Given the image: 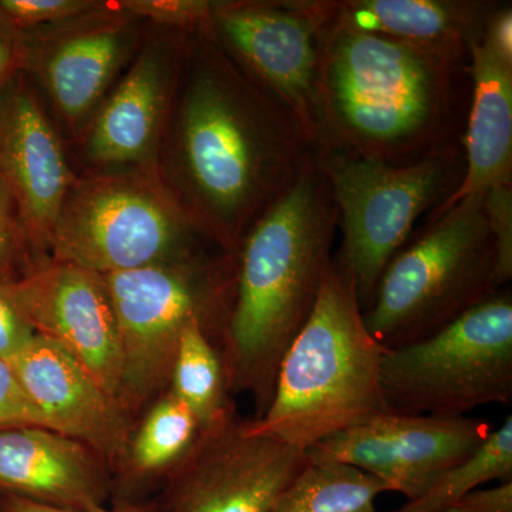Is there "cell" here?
I'll return each instance as SVG.
<instances>
[{
    "mask_svg": "<svg viewBox=\"0 0 512 512\" xmlns=\"http://www.w3.org/2000/svg\"><path fill=\"white\" fill-rule=\"evenodd\" d=\"M202 32L177 124L185 207L221 251L237 258L249 229L316 150L291 114L225 55L210 23Z\"/></svg>",
    "mask_w": 512,
    "mask_h": 512,
    "instance_id": "cell-1",
    "label": "cell"
},
{
    "mask_svg": "<svg viewBox=\"0 0 512 512\" xmlns=\"http://www.w3.org/2000/svg\"><path fill=\"white\" fill-rule=\"evenodd\" d=\"M470 55L330 23L319 76L316 151L413 164L463 150Z\"/></svg>",
    "mask_w": 512,
    "mask_h": 512,
    "instance_id": "cell-2",
    "label": "cell"
},
{
    "mask_svg": "<svg viewBox=\"0 0 512 512\" xmlns=\"http://www.w3.org/2000/svg\"><path fill=\"white\" fill-rule=\"evenodd\" d=\"M339 212L318 157L245 235L234 306L220 349L231 396L247 393L264 417L276 376L309 319L332 262Z\"/></svg>",
    "mask_w": 512,
    "mask_h": 512,
    "instance_id": "cell-3",
    "label": "cell"
},
{
    "mask_svg": "<svg viewBox=\"0 0 512 512\" xmlns=\"http://www.w3.org/2000/svg\"><path fill=\"white\" fill-rule=\"evenodd\" d=\"M387 349L370 333L355 281L333 256L315 308L286 350L272 402L252 429L308 451L392 414L383 387Z\"/></svg>",
    "mask_w": 512,
    "mask_h": 512,
    "instance_id": "cell-4",
    "label": "cell"
},
{
    "mask_svg": "<svg viewBox=\"0 0 512 512\" xmlns=\"http://www.w3.org/2000/svg\"><path fill=\"white\" fill-rule=\"evenodd\" d=\"M237 258L202 252L103 275L121 352L119 400L134 419L170 387L178 342L198 320L221 349L237 288Z\"/></svg>",
    "mask_w": 512,
    "mask_h": 512,
    "instance_id": "cell-5",
    "label": "cell"
},
{
    "mask_svg": "<svg viewBox=\"0 0 512 512\" xmlns=\"http://www.w3.org/2000/svg\"><path fill=\"white\" fill-rule=\"evenodd\" d=\"M484 194L427 221L419 237L387 266L363 313L384 348L429 339L501 291L495 285L497 258Z\"/></svg>",
    "mask_w": 512,
    "mask_h": 512,
    "instance_id": "cell-6",
    "label": "cell"
},
{
    "mask_svg": "<svg viewBox=\"0 0 512 512\" xmlns=\"http://www.w3.org/2000/svg\"><path fill=\"white\" fill-rule=\"evenodd\" d=\"M208 239L173 192L144 175L74 181L50 234V258L117 274L205 252Z\"/></svg>",
    "mask_w": 512,
    "mask_h": 512,
    "instance_id": "cell-7",
    "label": "cell"
},
{
    "mask_svg": "<svg viewBox=\"0 0 512 512\" xmlns=\"http://www.w3.org/2000/svg\"><path fill=\"white\" fill-rule=\"evenodd\" d=\"M335 198L342 231L336 258L355 281L363 313L394 256L427 212L436 211L463 180L464 150L396 165L338 151H316Z\"/></svg>",
    "mask_w": 512,
    "mask_h": 512,
    "instance_id": "cell-8",
    "label": "cell"
},
{
    "mask_svg": "<svg viewBox=\"0 0 512 512\" xmlns=\"http://www.w3.org/2000/svg\"><path fill=\"white\" fill-rule=\"evenodd\" d=\"M393 413L461 417L512 403V295L495 292L436 335L383 359Z\"/></svg>",
    "mask_w": 512,
    "mask_h": 512,
    "instance_id": "cell-9",
    "label": "cell"
},
{
    "mask_svg": "<svg viewBox=\"0 0 512 512\" xmlns=\"http://www.w3.org/2000/svg\"><path fill=\"white\" fill-rule=\"evenodd\" d=\"M332 0L212 2L210 28L235 66L319 144L322 47Z\"/></svg>",
    "mask_w": 512,
    "mask_h": 512,
    "instance_id": "cell-10",
    "label": "cell"
},
{
    "mask_svg": "<svg viewBox=\"0 0 512 512\" xmlns=\"http://www.w3.org/2000/svg\"><path fill=\"white\" fill-rule=\"evenodd\" d=\"M308 454L252 429L235 403L207 426L153 498L154 512H271Z\"/></svg>",
    "mask_w": 512,
    "mask_h": 512,
    "instance_id": "cell-11",
    "label": "cell"
},
{
    "mask_svg": "<svg viewBox=\"0 0 512 512\" xmlns=\"http://www.w3.org/2000/svg\"><path fill=\"white\" fill-rule=\"evenodd\" d=\"M491 431L490 424L466 416L392 413L319 441L306 454L311 463L359 468L412 501L474 456Z\"/></svg>",
    "mask_w": 512,
    "mask_h": 512,
    "instance_id": "cell-12",
    "label": "cell"
},
{
    "mask_svg": "<svg viewBox=\"0 0 512 512\" xmlns=\"http://www.w3.org/2000/svg\"><path fill=\"white\" fill-rule=\"evenodd\" d=\"M5 284L36 335L66 350L119 399V328L104 276L45 259Z\"/></svg>",
    "mask_w": 512,
    "mask_h": 512,
    "instance_id": "cell-13",
    "label": "cell"
},
{
    "mask_svg": "<svg viewBox=\"0 0 512 512\" xmlns=\"http://www.w3.org/2000/svg\"><path fill=\"white\" fill-rule=\"evenodd\" d=\"M10 366L47 429L92 447L114 473L137 421L120 400L66 350L40 335Z\"/></svg>",
    "mask_w": 512,
    "mask_h": 512,
    "instance_id": "cell-14",
    "label": "cell"
},
{
    "mask_svg": "<svg viewBox=\"0 0 512 512\" xmlns=\"http://www.w3.org/2000/svg\"><path fill=\"white\" fill-rule=\"evenodd\" d=\"M0 494L69 511L110 504L113 471L92 447L39 426L0 429Z\"/></svg>",
    "mask_w": 512,
    "mask_h": 512,
    "instance_id": "cell-15",
    "label": "cell"
},
{
    "mask_svg": "<svg viewBox=\"0 0 512 512\" xmlns=\"http://www.w3.org/2000/svg\"><path fill=\"white\" fill-rule=\"evenodd\" d=\"M0 177L30 237L47 248L74 178L52 124L25 89L0 107Z\"/></svg>",
    "mask_w": 512,
    "mask_h": 512,
    "instance_id": "cell-16",
    "label": "cell"
},
{
    "mask_svg": "<svg viewBox=\"0 0 512 512\" xmlns=\"http://www.w3.org/2000/svg\"><path fill=\"white\" fill-rule=\"evenodd\" d=\"M471 100L464 131L460 187L429 220L466 198L512 184V55L484 30L470 52Z\"/></svg>",
    "mask_w": 512,
    "mask_h": 512,
    "instance_id": "cell-17",
    "label": "cell"
},
{
    "mask_svg": "<svg viewBox=\"0 0 512 512\" xmlns=\"http://www.w3.org/2000/svg\"><path fill=\"white\" fill-rule=\"evenodd\" d=\"M333 22L357 30L470 55L498 3L477 0H345L333 2Z\"/></svg>",
    "mask_w": 512,
    "mask_h": 512,
    "instance_id": "cell-18",
    "label": "cell"
},
{
    "mask_svg": "<svg viewBox=\"0 0 512 512\" xmlns=\"http://www.w3.org/2000/svg\"><path fill=\"white\" fill-rule=\"evenodd\" d=\"M167 52L150 46L100 111L89 138L93 163H138L156 143L170 96Z\"/></svg>",
    "mask_w": 512,
    "mask_h": 512,
    "instance_id": "cell-19",
    "label": "cell"
},
{
    "mask_svg": "<svg viewBox=\"0 0 512 512\" xmlns=\"http://www.w3.org/2000/svg\"><path fill=\"white\" fill-rule=\"evenodd\" d=\"M197 417L171 389L138 417L113 473L110 504L153 500L200 433Z\"/></svg>",
    "mask_w": 512,
    "mask_h": 512,
    "instance_id": "cell-20",
    "label": "cell"
},
{
    "mask_svg": "<svg viewBox=\"0 0 512 512\" xmlns=\"http://www.w3.org/2000/svg\"><path fill=\"white\" fill-rule=\"evenodd\" d=\"M127 29L124 23L109 22L74 30L47 50L43 80L67 120L82 119L100 100L126 52Z\"/></svg>",
    "mask_w": 512,
    "mask_h": 512,
    "instance_id": "cell-21",
    "label": "cell"
},
{
    "mask_svg": "<svg viewBox=\"0 0 512 512\" xmlns=\"http://www.w3.org/2000/svg\"><path fill=\"white\" fill-rule=\"evenodd\" d=\"M387 485L359 468L309 461L279 494L271 512H376Z\"/></svg>",
    "mask_w": 512,
    "mask_h": 512,
    "instance_id": "cell-22",
    "label": "cell"
},
{
    "mask_svg": "<svg viewBox=\"0 0 512 512\" xmlns=\"http://www.w3.org/2000/svg\"><path fill=\"white\" fill-rule=\"evenodd\" d=\"M168 389L197 417L201 429L232 403L220 350L198 320L181 333Z\"/></svg>",
    "mask_w": 512,
    "mask_h": 512,
    "instance_id": "cell-23",
    "label": "cell"
},
{
    "mask_svg": "<svg viewBox=\"0 0 512 512\" xmlns=\"http://www.w3.org/2000/svg\"><path fill=\"white\" fill-rule=\"evenodd\" d=\"M490 481H512V417L491 431L483 446L450 468L426 493L390 512H446L464 495Z\"/></svg>",
    "mask_w": 512,
    "mask_h": 512,
    "instance_id": "cell-24",
    "label": "cell"
},
{
    "mask_svg": "<svg viewBox=\"0 0 512 512\" xmlns=\"http://www.w3.org/2000/svg\"><path fill=\"white\" fill-rule=\"evenodd\" d=\"M484 212L495 247V285L512 279V184L497 185L484 194Z\"/></svg>",
    "mask_w": 512,
    "mask_h": 512,
    "instance_id": "cell-25",
    "label": "cell"
},
{
    "mask_svg": "<svg viewBox=\"0 0 512 512\" xmlns=\"http://www.w3.org/2000/svg\"><path fill=\"white\" fill-rule=\"evenodd\" d=\"M120 8L133 16L181 29H200L210 23L212 2L207 0H124Z\"/></svg>",
    "mask_w": 512,
    "mask_h": 512,
    "instance_id": "cell-26",
    "label": "cell"
},
{
    "mask_svg": "<svg viewBox=\"0 0 512 512\" xmlns=\"http://www.w3.org/2000/svg\"><path fill=\"white\" fill-rule=\"evenodd\" d=\"M96 5L89 0H0V10L19 26L73 19L92 12Z\"/></svg>",
    "mask_w": 512,
    "mask_h": 512,
    "instance_id": "cell-27",
    "label": "cell"
},
{
    "mask_svg": "<svg viewBox=\"0 0 512 512\" xmlns=\"http://www.w3.org/2000/svg\"><path fill=\"white\" fill-rule=\"evenodd\" d=\"M18 426L46 427L45 419L23 392L10 363L0 359V429Z\"/></svg>",
    "mask_w": 512,
    "mask_h": 512,
    "instance_id": "cell-28",
    "label": "cell"
},
{
    "mask_svg": "<svg viewBox=\"0 0 512 512\" xmlns=\"http://www.w3.org/2000/svg\"><path fill=\"white\" fill-rule=\"evenodd\" d=\"M35 336V330L13 301L5 281L0 279V359L12 362Z\"/></svg>",
    "mask_w": 512,
    "mask_h": 512,
    "instance_id": "cell-29",
    "label": "cell"
},
{
    "mask_svg": "<svg viewBox=\"0 0 512 512\" xmlns=\"http://www.w3.org/2000/svg\"><path fill=\"white\" fill-rule=\"evenodd\" d=\"M446 512H512V481L491 488H477Z\"/></svg>",
    "mask_w": 512,
    "mask_h": 512,
    "instance_id": "cell-30",
    "label": "cell"
},
{
    "mask_svg": "<svg viewBox=\"0 0 512 512\" xmlns=\"http://www.w3.org/2000/svg\"><path fill=\"white\" fill-rule=\"evenodd\" d=\"M0 512H154L153 500L130 504H110V507L93 508L89 511H69L32 503L15 495L0 494Z\"/></svg>",
    "mask_w": 512,
    "mask_h": 512,
    "instance_id": "cell-31",
    "label": "cell"
},
{
    "mask_svg": "<svg viewBox=\"0 0 512 512\" xmlns=\"http://www.w3.org/2000/svg\"><path fill=\"white\" fill-rule=\"evenodd\" d=\"M9 192L0 181V275L9 274L18 258V238L9 212Z\"/></svg>",
    "mask_w": 512,
    "mask_h": 512,
    "instance_id": "cell-32",
    "label": "cell"
},
{
    "mask_svg": "<svg viewBox=\"0 0 512 512\" xmlns=\"http://www.w3.org/2000/svg\"><path fill=\"white\" fill-rule=\"evenodd\" d=\"M13 49L8 40L0 37V80L9 72L12 66Z\"/></svg>",
    "mask_w": 512,
    "mask_h": 512,
    "instance_id": "cell-33",
    "label": "cell"
}]
</instances>
